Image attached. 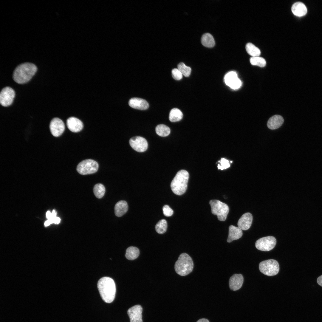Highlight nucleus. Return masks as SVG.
<instances>
[{"mask_svg":"<svg viewBox=\"0 0 322 322\" xmlns=\"http://www.w3.org/2000/svg\"><path fill=\"white\" fill-rule=\"evenodd\" d=\"M37 66L34 64L24 63L18 65L13 74L14 80L18 84H24L29 81L36 72Z\"/></svg>","mask_w":322,"mask_h":322,"instance_id":"1","label":"nucleus"},{"mask_svg":"<svg viewBox=\"0 0 322 322\" xmlns=\"http://www.w3.org/2000/svg\"><path fill=\"white\" fill-rule=\"evenodd\" d=\"M97 287L100 295L106 303H109L114 300L116 289L113 279L107 277L101 278L98 281Z\"/></svg>","mask_w":322,"mask_h":322,"instance_id":"2","label":"nucleus"},{"mask_svg":"<svg viewBox=\"0 0 322 322\" xmlns=\"http://www.w3.org/2000/svg\"><path fill=\"white\" fill-rule=\"evenodd\" d=\"M189 177V173L185 170H181L177 173L171 184V189L174 194L181 195L185 192Z\"/></svg>","mask_w":322,"mask_h":322,"instance_id":"3","label":"nucleus"},{"mask_svg":"<svg viewBox=\"0 0 322 322\" xmlns=\"http://www.w3.org/2000/svg\"><path fill=\"white\" fill-rule=\"evenodd\" d=\"M193 263L191 257L187 253L181 254L176 262L174 269L179 275L184 276L190 273L193 270Z\"/></svg>","mask_w":322,"mask_h":322,"instance_id":"4","label":"nucleus"},{"mask_svg":"<svg viewBox=\"0 0 322 322\" xmlns=\"http://www.w3.org/2000/svg\"><path fill=\"white\" fill-rule=\"evenodd\" d=\"M212 214L216 215L219 220L225 221L229 211L228 205L218 200H211L209 202Z\"/></svg>","mask_w":322,"mask_h":322,"instance_id":"5","label":"nucleus"},{"mask_svg":"<svg viewBox=\"0 0 322 322\" xmlns=\"http://www.w3.org/2000/svg\"><path fill=\"white\" fill-rule=\"evenodd\" d=\"M260 271L263 274L269 276L277 274L279 270L278 262L274 259H270L261 262L259 264Z\"/></svg>","mask_w":322,"mask_h":322,"instance_id":"6","label":"nucleus"},{"mask_svg":"<svg viewBox=\"0 0 322 322\" xmlns=\"http://www.w3.org/2000/svg\"><path fill=\"white\" fill-rule=\"evenodd\" d=\"M98 164L96 161L88 159L83 160L78 164L77 170L80 174L85 175L95 173L98 170Z\"/></svg>","mask_w":322,"mask_h":322,"instance_id":"7","label":"nucleus"},{"mask_svg":"<svg viewBox=\"0 0 322 322\" xmlns=\"http://www.w3.org/2000/svg\"><path fill=\"white\" fill-rule=\"evenodd\" d=\"M276 243L275 238L273 236H269L261 238L255 243L256 248L260 250L267 251L273 249Z\"/></svg>","mask_w":322,"mask_h":322,"instance_id":"8","label":"nucleus"},{"mask_svg":"<svg viewBox=\"0 0 322 322\" xmlns=\"http://www.w3.org/2000/svg\"><path fill=\"white\" fill-rule=\"evenodd\" d=\"M15 95V92L11 88L7 86L3 88L0 94L1 104L5 107L10 106L13 101Z\"/></svg>","mask_w":322,"mask_h":322,"instance_id":"9","label":"nucleus"},{"mask_svg":"<svg viewBox=\"0 0 322 322\" xmlns=\"http://www.w3.org/2000/svg\"><path fill=\"white\" fill-rule=\"evenodd\" d=\"M131 146L135 151L138 152H143L147 149L148 144L146 140L140 136L133 137L129 140Z\"/></svg>","mask_w":322,"mask_h":322,"instance_id":"10","label":"nucleus"},{"mask_svg":"<svg viewBox=\"0 0 322 322\" xmlns=\"http://www.w3.org/2000/svg\"><path fill=\"white\" fill-rule=\"evenodd\" d=\"M224 81L225 84L233 89H236L240 88L242 86L241 80L238 78L237 73L232 71L227 73L224 77Z\"/></svg>","mask_w":322,"mask_h":322,"instance_id":"11","label":"nucleus"},{"mask_svg":"<svg viewBox=\"0 0 322 322\" xmlns=\"http://www.w3.org/2000/svg\"><path fill=\"white\" fill-rule=\"evenodd\" d=\"M65 127L63 121L58 118H53L50 123V132L55 137H57L61 135L64 131Z\"/></svg>","mask_w":322,"mask_h":322,"instance_id":"12","label":"nucleus"},{"mask_svg":"<svg viewBox=\"0 0 322 322\" xmlns=\"http://www.w3.org/2000/svg\"><path fill=\"white\" fill-rule=\"evenodd\" d=\"M143 309L139 305H135L129 308L127 314L130 322H143L142 312Z\"/></svg>","mask_w":322,"mask_h":322,"instance_id":"13","label":"nucleus"},{"mask_svg":"<svg viewBox=\"0 0 322 322\" xmlns=\"http://www.w3.org/2000/svg\"><path fill=\"white\" fill-rule=\"evenodd\" d=\"M66 125L68 129L74 133L80 131L83 128L82 122L75 117H71L68 118L66 121Z\"/></svg>","mask_w":322,"mask_h":322,"instance_id":"14","label":"nucleus"},{"mask_svg":"<svg viewBox=\"0 0 322 322\" xmlns=\"http://www.w3.org/2000/svg\"><path fill=\"white\" fill-rule=\"evenodd\" d=\"M244 278L241 274H235L230 277L229 281L230 289L234 291L239 289L242 287Z\"/></svg>","mask_w":322,"mask_h":322,"instance_id":"15","label":"nucleus"},{"mask_svg":"<svg viewBox=\"0 0 322 322\" xmlns=\"http://www.w3.org/2000/svg\"><path fill=\"white\" fill-rule=\"evenodd\" d=\"M253 221V216L250 213H246L242 216L239 220L238 226L242 230H247L251 226Z\"/></svg>","mask_w":322,"mask_h":322,"instance_id":"16","label":"nucleus"},{"mask_svg":"<svg viewBox=\"0 0 322 322\" xmlns=\"http://www.w3.org/2000/svg\"><path fill=\"white\" fill-rule=\"evenodd\" d=\"M129 104L133 108L141 110L146 109L149 106L148 102L146 100L137 97L131 98L129 101Z\"/></svg>","mask_w":322,"mask_h":322,"instance_id":"17","label":"nucleus"},{"mask_svg":"<svg viewBox=\"0 0 322 322\" xmlns=\"http://www.w3.org/2000/svg\"><path fill=\"white\" fill-rule=\"evenodd\" d=\"M242 230L239 227L231 225L229 227L227 242L230 243L233 240L238 239L242 236Z\"/></svg>","mask_w":322,"mask_h":322,"instance_id":"18","label":"nucleus"},{"mask_svg":"<svg viewBox=\"0 0 322 322\" xmlns=\"http://www.w3.org/2000/svg\"><path fill=\"white\" fill-rule=\"evenodd\" d=\"M284 122L283 117L278 115H275L271 117L268 120L267 125L270 129L274 130L280 127Z\"/></svg>","mask_w":322,"mask_h":322,"instance_id":"19","label":"nucleus"},{"mask_svg":"<svg viewBox=\"0 0 322 322\" xmlns=\"http://www.w3.org/2000/svg\"><path fill=\"white\" fill-rule=\"evenodd\" d=\"M291 10L293 13L298 16H302L305 15L307 13V8L303 3L298 2L294 3L292 5Z\"/></svg>","mask_w":322,"mask_h":322,"instance_id":"20","label":"nucleus"},{"mask_svg":"<svg viewBox=\"0 0 322 322\" xmlns=\"http://www.w3.org/2000/svg\"><path fill=\"white\" fill-rule=\"evenodd\" d=\"M128 208L127 202L124 200H121L117 202L115 204L114 210L115 215L118 217H121L126 213Z\"/></svg>","mask_w":322,"mask_h":322,"instance_id":"21","label":"nucleus"},{"mask_svg":"<svg viewBox=\"0 0 322 322\" xmlns=\"http://www.w3.org/2000/svg\"><path fill=\"white\" fill-rule=\"evenodd\" d=\"M201 43L204 46L208 47H213L215 42L213 36L210 33H206L204 34L201 38Z\"/></svg>","mask_w":322,"mask_h":322,"instance_id":"22","label":"nucleus"},{"mask_svg":"<svg viewBox=\"0 0 322 322\" xmlns=\"http://www.w3.org/2000/svg\"><path fill=\"white\" fill-rule=\"evenodd\" d=\"M183 114L182 112L177 108L172 109L170 111L169 118L171 122L178 121L182 119Z\"/></svg>","mask_w":322,"mask_h":322,"instance_id":"23","label":"nucleus"},{"mask_svg":"<svg viewBox=\"0 0 322 322\" xmlns=\"http://www.w3.org/2000/svg\"><path fill=\"white\" fill-rule=\"evenodd\" d=\"M139 250L136 247H130L126 251L125 256L129 260H133L138 257L139 255Z\"/></svg>","mask_w":322,"mask_h":322,"instance_id":"24","label":"nucleus"},{"mask_svg":"<svg viewBox=\"0 0 322 322\" xmlns=\"http://www.w3.org/2000/svg\"><path fill=\"white\" fill-rule=\"evenodd\" d=\"M155 131L158 135L162 137L168 136L170 133L169 128L162 124L157 125L156 127Z\"/></svg>","mask_w":322,"mask_h":322,"instance_id":"25","label":"nucleus"},{"mask_svg":"<svg viewBox=\"0 0 322 322\" xmlns=\"http://www.w3.org/2000/svg\"><path fill=\"white\" fill-rule=\"evenodd\" d=\"M245 47L247 53L252 57L259 56L260 55V49L251 43H247Z\"/></svg>","mask_w":322,"mask_h":322,"instance_id":"26","label":"nucleus"},{"mask_svg":"<svg viewBox=\"0 0 322 322\" xmlns=\"http://www.w3.org/2000/svg\"><path fill=\"white\" fill-rule=\"evenodd\" d=\"M93 192L95 196L98 199L102 198L105 192V188L104 186L101 183L96 184L93 188Z\"/></svg>","mask_w":322,"mask_h":322,"instance_id":"27","label":"nucleus"},{"mask_svg":"<svg viewBox=\"0 0 322 322\" xmlns=\"http://www.w3.org/2000/svg\"><path fill=\"white\" fill-rule=\"evenodd\" d=\"M167 228V223L165 219L160 220L156 225L155 229L157 232L159 234L165 233Z\"/></svg>","mask_w":322,"mask_h":322,"instance_id":"28","label":"nucleus"},{"mask_svg":"<svg viewBox=\"0 0 322 322\" xmlns=\"http://www.w3.org/2000/svg\"><path fill=\"white\" fill-rule=\"evenodd\" d=\"M250 60L251 64L253 65L264 67L266 65L265 60L259 56L252 57L250 58Z\"/></svg>","mask_w":322,"mask_h":322,"instance_id":"29","label":"nucleus"},{"mask_svg":"<svg viewBox=\"0 0 322 322\" xmlns=\"http://www.w3.org/2000/svg\"><path fill=\"white\" fill-rule=\"evenodd\" d=\"M177 67L182 75L188 77L190 75L191 69L190 67L186 66L184 63H179Z\"/></svg>","mask_w":322,"mask_h":322,"instance_id":"30","label":"nucleus"},{"mask_svg":"<svg viewBox=\"0 0 322 322\" xmlns=\"http://www.w3.org/2000/svg\"><path fill=\"white\" fill-rule=\"evenodd\" d=\"M218 162L220 163V164H218L217 166L219 169L222 170L226 169L230 166L229 161L224 158H222L221 160L219 161Z\"/></svg>","mask_w":322,"mask_h":322,"instance_id":"31","label":"nucleus"},{"mask_svg":"<svg viewBox=\"0 0 322 322\" xmlns=\"http://www.w3.org/2000/svg\"><path fill=\"white\" fill-rule=\"evenodd\" d=\"M171 73L173 78L176 80H179L182 77V74L178 69H173L172 70Z\"/></svg>","mask_w":322,"mask_h":322,"instance_id":"32","label":"nucleus"},{"mask_svg":"<svg viewBox=\"0 0 322 322\" xmlns=\"http://www.w3.org/2000/svg\"><path fill=\"white\" fill-rule=\"evenodd\" d=\"M162 210L164 215L167 217L171 216L174 213L173 210L168 205L163 206Z\"/></svg>","mask_w":322,"mask_h":322,"instance_id":"33","label":"nucleus"},{"mask_svg":"<svg viewBox=\"0 0 322 322\" xmlns=\"http://www.w3.org/2000/svg\"><path fill=\"white\" fill-rule=\"evenodd\" d=\"M317 282L319 285L322 287V275L317 278Z\"/></svg>","mask_w":322,"mask_h":322,"instance_id":"34","label":"nucleus"},{"mask_svg":"<svg viewBox=\"0 0 322 322\" xmlns=\"http://www.w3.org/2000/svg\"><path fill=\"white\" fill-rule=\"evenodd\" d=\"M53 222V223L58 224L59 223L60 221V219L58 217H56L53 219H52Z\"/></svg>","mask_w":322,"mask_h":322,"instance_id":"35","label":"nucleus"},{"mask_svg":"<svg viewBox=\"0 0 322 322\" xmlns=\"http://www.w3.org/2000/svg\"><path fill=\"white\" fill-rule=\"evenodd\" d=\"M52 223V222L50 219H48L45 222L44 225L46 226H47Z\"/></svg>","mask_w":322,"mask_h":322,"instance_id":"36","label":"nucleus"},{"mask_svg":"<svg viewBox=\"0 0 322 322\" xmlns=\"http://www.w3.org/2000/svg\"><path fill=\"white\" fill-rule=\"evenodd\" d=\"M196 322H209L208 320L203 318L198 320Z\"/></svg>","mask_w":322,"mask_h":322,"instance_id":"37","label":"nucleus"},{"mask_svg":"<svg viewBox=\"0 0 322 322\" xmlns=\"http://www.w3.org/2000/svg\"><path fill=\"white\" fill-rule=\"evenodd\" d=\"M46 216L48 219H51L52 216V213L49 211H48L46 213Z\"/></svg>","mask_w":322,"mask_h":322,"instance_id":"38","label":"nucleus"},{"mask_svg":"<svg viewBox=\"0 0 322 322\" xmlns=\"http://www.w3.org/2000/svg\"><path fill=\"white\" fill-rule=\"evenodd\" d=\"M232 162V161H230V162H231H231Z\"/></svg>","mask_w":322,"mask_h":322,"instance_id":"39","label":"nucleus"}]
</instances>
